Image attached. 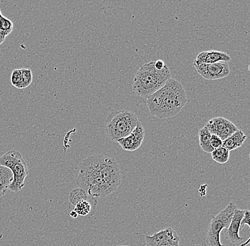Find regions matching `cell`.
Returning <instances> with one entry per match:
<instances>
[{
    "label": "cell",
    "mask_w": 250,
    "mask_h": 246,
    "mask_svg": "<svg viewBox=\"0 0 250 246\" xmlns=\"http://www.w3.org/2000/svg\"></svg>",
    "instance_id": "cell-30"
},
{
    "label": "cell",
    "mask_w": 250,
    "mask_h": 246,
    "mask_svg": "<svg viewBox=\"0 0 250 246\" xmlns=\"http://www.w3.org/2000/svg\"><path fill=\"white\" fill-rule=\"evenodd\" d=\"M154 62H155V68L156 69L159 70V71L164 69L166 65H167L165 63H164V60H158Z\"/></svg>",
    "instance_id": "cell-25"
},
{
    "label": "cell",
    "mask_w": 250,
    "mask_h": 246,
    "mask_svg": "<svg viewBox=\"0 0 250 246\" xmlns=\"http://www.w3.org/2000/svg\"><path fill=\"white\" fill-rule=\"evenodd\" d=\"M11 82L15 88H27L32 82V73L29 69L15 70L11 76Z\"/></svg>",
    "instance_id": "cell-13"
},
{
    "label": "cell",
    "mask_w": 250,
    "mask_h": 246,
    "mask_svg": "<svg viewBox=\"0 0 250 246\" xmlns=\"http://www.w3.org/2000/svg\"><path fill=\"white\" fill-rule=\"evenodd\" d=\"M13 180V175H4L0 177V197L6 194L9 185Z\"/></svg>",
    "instance_id": "cell-21"
},
{
    "label": "cell",
    "mask_w": 250,
    "mask_h": 246,
    "mask_svg": "<svg viewBox=\"0 0 250 246\" xmlns=\"http://www.w3.org/2000/svg\"><path fill=\"white\" fill-rule=\"evenodd\" d=\"M70 216H71L73 219H76V218H77L78 216V214L76 211L73 210V211H72L70 213Z\"/></svg>",
    "instance_id": "cell-27"
},
{
    "label": "cell",
    "mask_w": 250,
    "mask_h": 246,
    "mask_svg": "<svg viewBox=\"0 0 250 246\" xmlns=\"http://www.w3.org/2000/svg\"><path fill=\"white\" fill-rule=\"evenodd\" d=\"M13 30V23L9 19L1 15L0 11V31L5 33L7 35H9Z\"/></svg>",
    "instance_id": "cell-20"
},
{
    "label": "cell",
    "mask_w": 250,
    "mask_h": 246,
    "mask_svg": "<svg viewBox=\"0 0 250 246\" xmlns=\"http://www.w3.org/2000/svg\"><path fill=\"white\" fill-rule=\"evenodd\" d=\"M195 246H200V245H195Z\"/></svg>",
    "instance_id": "cell-31"
},
{
    "label": "cell",
    "mask_w": 250,
    "mask_h": 246,
    "mask_svg": "<svg viewBox=\"0 0 250 246\" xmlns=\"http://www.w3.org/2000/svg\"><path fill=\"white\" fill-rule=\"evenodd\" d=\"M185 89L175 79H170L163 88L147 98L148 110L152 116L164 119L179 114L187 104Z\"/></svg>",
    "instance_id": "cell-1"
},
{
    "label": "cell",
    "mask_w": 250,
    "mask_h": 246,
    "mask_svg": "<svg viewBox=\"0 0 250 246\" xmlns=\"http://www.w3.org/2000/svg\"><path fill=\"white\" fill-rule=\"evenodd\" d=\"M100 156L101 155H90L83 160L76 183L88 195L103 198L112 194L114 191L102 175Z\"/></svg>",
    "instance_id": "cell-2"
},
{
    "label": "cell",
    "mask_w": 250,
    "mask_h": 246,
    "mask_svg": "<svg viewBox=\"0 0 250 246\" xmlns=\"http://www.w3.org/2000/svg\"><path fill=\"white\" fill-rule=\"evenodd\" d=\"M171 78V71L167 65L159 71L155 68V62H148L137 71L133 82V91L137 95L147 99Z\"/></svg>",
    "instance_id": "cell-3"
},
{
    "label": "cell",
    "mask_w": 250,
    "mask_h": 246,
    "mask_svg": "<svg viewBox=\"0 0 250 246\" xmlns=\"http://www.w3.org/2000/svg\"><path fill=\"white\" fill-rule=\"evenodd\" d=\"M7 34L5 33L1 32L0 31V45L4 43V40H5L6 37H7Z\"/></svg>",
    "instance_id": "cell-26"
},
{
    "label": "cell",
    "mask_w": 250,
    "mask_h": 246,
    "mask_svg": "<svg viewBox=\"0 0 250 246\" xmlns=\"http://www.w3.org/2000/svg\"><path fill=\"white\" fill-rule=\"evenodd\" d=\"M140 122L134 112L129 110L114 111L106 120V133L110 141L117 142L130 135Z\"/></svg>",
    "instance_id": "cell-4"
},
{
    "label": "cell",
    "mask_w": 250,
    "mask_h": 246,
    "mask_svg": "<svg viewBox=\"0 0 250 246\" xmlns=\"http://www.w3.org/2000/svg\"><path fill=\"white\" fill-rule=\"evenodd\" d=\"M22 158L20 152L15 151H9L0 157V165L11 170V168Z\"/></svg>",
    "instance_id": "cell-16"
},
{
    "label": "cell",
    "mask_w": 250,
    "mask_h": 246,
    "mask_svg": "<svg viewBox=\"0 0 250 246\" xmlns=\"http://www.w3.org/2000/svg\"><path fill=\"white\" fill-rule=\"evenodd\" d=\"M74 211L77 212L78 216H87L91 211V205L87 201H83L75 206Z\"/></svg>",
    "instance_id": "cell-19"
},
{
    "label": "cell",
    "mask_w": 250,
    "mask_h": 246,
    "mask_svg": "<svg viewBox=\"0 0 250 246\" xmlns=\"http://www.w3.org/2000/svg\"><path fill=\"white\" fill-rule=\"evenodd\" d=\"M193 66L201 77L208 80L225 78L230 73L229 65L226 62L193 65Z\"/></svg>",
    "instance_id": "cell-6"
},
{
    "label": "cell",
    "mask_w": 250,
    "mask_h": 246,
    "mask_svg": "<svg viewBox=\"0 0 250 246\" xmlns=\"http://www.w3.org/2000/svg\"><path fill=\"white\" fill-rule=\"evenodd\" d=\"M248 71H250V65L248 66Z\"/></svg>",
    "instance_id": "cell-29"
},
{
    "label": "cell",
    "mask_w": 250,
    "mask_h": 246,
    "mask_svg": "<svg viewBox=\"0 0 250 246\" xmlns=\"http://www.w3.org/2000/svg\"><path fill=\"white\" fill-rule=\"evenodd\" d=\"M211 133L208 128L205 126L198 132L199 144L201 149L207 153H211L214 151L210 144Z\"/></svg>",
    "instance_id": "cell-15"
},
{
    "label": "cell",
    "mask_w": 250,
    "mask_h": 246,
    "mask_svg": "<svg viewBox=\"0 0 250 246\" xmlns=\"http://www.w3.org/2000/svg\"><path fill=\"white\" fill-rule=\"evenodd\" d=\"M211 134L217 135L222 141H225L229 138L238 129L229 120L223 117H216L210 119L206 124Z\"/></svg>",
    "instance_id": "cell-8"
},
{
    "label": "cell",
    "mask_w": 250,
    "mask_h": 246,
    "mask_svg": "<svg viewBox=\"0 0 250 246\" xmlns=\"http://www.w3.org/2000/svg\"><path fill=\"white\" fill-rule=\"evenodd\" d=\"M210 144L213 149H219L223 146V141L215 135H211Z\"/></svg>",
    "instance_id": "cell-23"
},
{
    "label": "cell",
    "mask_w": 250,
    "mask_h": 246,
    "mask_svg": "<svg viewBox=\"0 0 250 246\" xmlns=\"http://www.w3.org/2000/svg\"><path fill=\"white\" fill-rule=\"evenodd\" d=\"M244 214H245V210L236 208L230 224L225 232L226 239L231 244H240L243 239L241 236H240L239 233H240V224H241L242 219H243Z\"/></svg>",
    "instance_id": "cell-11"
},
{
    "label": "cell",
    "mask_w": 250,
    "mask_h": 246,
    "mask_svg": "<svg viewBox=\"0 0 250 246\" xmlns=\"http://www.w3.org/2000/svg\"><path fill=\"white\" fill-rule=\"evenodd\" d=\"M10 175H13L12 170H10L9 168L4 167V166L0 165V177H1V176Z\"/></svg>",
    "instance_id": "cell-24"
},
{
    "label": "cell",
    "mask_w": 250,
    "mask_h": 246,
    "mask_svg": "<svg viewBox=\"0 0 250 246\" xmlns=\"http://www.w3.org/2000/svg\"><path fill=\"white\" fill-rule=\"evenodd\" d=\"M146 246H179L180 238L176 231L167 227L165 229L145 236Z\"/></svg>",
    "instance_id": "cell-7"
},
{
    "label": "cell",
    "mask_w": 250,
    "mask_h": 246,
    "mask_svg": "<svg viewBox=\"0 0 250 246\" xmlns=\"http://www.w3.org/2000/svg\"><path fill=\"white\" fill-rule=\"evenodd\" d=\"M206 186H207V185H202V186L201 187V188H200V189H199V192H200V194H202V193H204V195H205V193H206V188H205V187Z\"/></svg>",
    "instance_id": "cell-28"
},
{
    "label": "cell",
    "mask_w": 250,
    "mask_h": 246,
    "mask_svg": "<svg viewBox=\"0 0 250 246\" xmlns=\"http://www.w3.org/2000/svg\"><path fill=\"white\" fill-rule=\"evenodd\" d=\"M211 155L214 161L220 164H225L229 160V151L222 146L219 149H214V151L211 152Z\"/></svg>",
    "instance_id": "cell-17"
},
{
    "label": "cell",
    "mask_w": 250,
    "mask_h": 246,
    "mask_svg": "<svg viewBox=\"0 0 250 246\" xmlns=\"http://www.w3.org/2000/svg\"><path fill=\"white\" fill-rule=\"evenodd\" d=\"M145 139V130L141 121L132 133L125 138L119 139L117 143L123 150L134 151L140 149Z\"/></svg>",
    "instance_id": "cell-9"
},
{
    "label": "cell",
    "mask_w": 250,
    "mask_h": 246,
    "mask_svg": "<svg viewBox=\"0 0 250 246\" xmlns=\"http://www.w3.org/2000/svg\"><path fill=\"white\" fill-rule=\"evenodd\" d=\"M247 139V135L241 130H237L235 133L223 141V147L229 151L235 150L241 147Z\"/></svg>",
    "instance_id": "cell-14"
},
{
    "label": "cell",
    "mask_w": 250,
    "mask_h": 246,
    "mask_svg": "<svg viewBox=\"0 0 250 246\" xmlns=\"http://www.w3.org/2000/svg\"><path fill=\"white\" fill-rule=\"evenodd\" d=\"M10 170L13 173V180L9 185V189L13 192H18L24 187L25 179L29 175L27 165L22 158Z\"/></svg>",
    "instance_id": "cell-10"
},
{
    "label": "cell",
    "mask_w": 250,
    "mask_h": 246,
    "mask_svg": "<svg viewBox=\"0 0 250 246\" xmlns=\"http://www.w3.org/2000/svg\"><path fill=\"white\" fill-rule=\"evenodd\" d=\"M88 194L81 188H76L70 191L69 194V202L73 206H76L79 202L87 201Z\"/></svg>",
    "instance_id": "cell-18"
},
{
    "label": "cell",
    "mask_w": 250,
    "mask_h": 246,
    "mask_svg": "<svg viewBox=\"0 0 250 246\" xmlns=\"http://www.w3.org/2000/svg\"><path fill=\"white\" fill-rule=\"evenodd\" d=\"M247 224L249 226L250 228V210L245 209V214H244L243 219H242L241 224H240V229L243 228L244 226ZM250 243V237L245 241L244 244H241L240 246H248Z\"/></svg>",
    "instance_id": "cell-22"
},
{
    "label": "cell",
    "mask_w": 250,
    "mask_h": 246,
    "mask_svg": "<svg viewBox=\"0 0 250 246\" xmlns=\"http://www.w3.org/2000/svg\"><path fill=\"white\" fill-rule=\"evenodd\" d=\"M230 60V56L226 53L218 51H203L197 56L193 62V65L216 63L220 62L228 63Z\"/></svg>",
    "instance_id": "cell-12"
},
{
    "label": "cell",
    "mask_w": 250,
    "mask_h": 246,
    "mask_svg": "<svg viewBox=\"0 0 250 246\" xmlns=\"http://www.w3.org/2000/svg\"><path fill=\"white\" fill-rule=\"evenodd\" d=\"M236 208V205L230 202L226 208L211 219L206 236L208 246H227L220 242V233L229 227Z\"/></svg>",
    "instance_id": "cell-5"
}]
</instances>
